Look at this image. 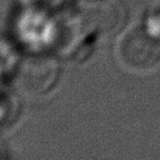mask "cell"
I'll return each mask as SVG.
<instances>
[{"mask_svg": "<svg viewBox=\"0 0 160 160\" xmlns=\"http://www.w3.org/2000/svg\"><path fill=\"white\" fill-rule=\"evenodd\" d=\"M118 54L120 61L132 70H149L160 61V41L149 31L134 26L122 34Z\"/></svg>", "mask_w": 160, "mask_h": 160, "instance_id": "cell-2", "label": "cell"}, {"mask_svg": "<svg viewBox=\"0 0 160 160\" xmlns=\"http://www.w3.org/2000/svg\"><path fill=\"white\" fill-rule=\"evenodd\" d=\"M60 74L58 61L48 54L26 56L18 69V86L28 96H41L49 92Z\"/></svg>", "mask_w": 160, "mask_h": 160, "instance_id": "cell-1", "label": "cell"}, {"mask_svg": "<svg viewBox=\"0 0 160 160\" xmlns=\"http://www.w3.org/2000/svg\"><path fill=\"white\" fill-rule=\"evenodd\" d=\"M151 22L155 24V25H160V4L155 8V10H154V12H152Z\"/></svg>", "mask_w": 160, "mask_h": 160, "instance_id": "cell-4", "label": "cell"}, {"mask_svg": "<svg viewBox=\"0 0 160 160\" xmlns=\"http://www.w3.org/2000/svg\"><path fill=\"white\" fill-rule=\"evenodd\" d=\"M88 19L99 31L111 32L124 20V9L119 0H94L86 10Z\"/></svg>", "mask_w": 160, "mask_h": 160, "instance_id": "cell-3", "label": "cell"}, {"mask_svg": "<svg viewBox=\"0 0 160 160\" xmlns=\"http://www.w3.org/2000/svg\"><path fill=\"white\" fill-rule=\"evenodd\" d=\"M6 158V150H5V145L0 138V160H5Z\"/></svg>", "mask_w": 160, "mask_h": 160, "instance_id": "cell-5", "label": "cell"}]
</instances>
